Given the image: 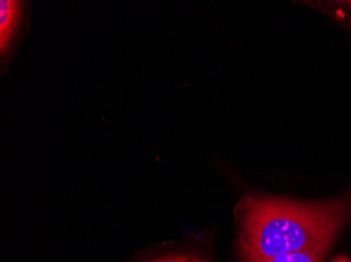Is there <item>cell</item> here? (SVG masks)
<instances>
[{
    "mask_svg": "<svg viewBox=\"0 0 351 262\" xmlns=\"http://www.w3.org/2000/svg\"><path fill=\"white\" fill-rule=\"evenodd\" d=\"M29 1L1 0L0 3V70L5 74L31 27Z\"/></svg>",
    "mask_w": 351,
    "mask_h": 262,
    "instance_id": "7a4b0ae2",
    "label": "cell"
},
{
    "mask_svg": "<svg viewBox=\"0 0 351 262\" xmlns=\"http://www.w3.org/2000/svg\"><path fill=\"white\" fill-rule=\"evenodd\" d=\"M330 247V244H325V246L304 250V251L282 254V255L274 256V257L245 262H322L325 254L327 253Z\"/></svg>",
    "mask_w": 351,
    "mask_h": 262,
    "instance_id": "3957f363",
    "label": "cell"
},
{
    "mask_svg": "<svg viewBox=\"0 0 351 262\" xmlns=\"http://www.w3.org/2000/svg\"><path fill=\"white\" fill-rule=\"evenodd\" d=\"M151 262H204L193 256H171V257L159 258Z\"/></svg>",
    "mask_w": 351,
    "mask_h": 262,
    "instance_id": "277c9868",
    "label": "cell"
},
{
    "mask_svg": "<svg viewBox=\"0 0 351 262\" xmlns=\"http://www.w3.org/2000/svg\"><path fill=\"white\" fill-rule=\"evenodd\" d=\"M351 212V194L326 202L247 198L239 205L244 262L332 246Z\"/></svg>",
    "mask_w": 351,
    "mask_h": 262,
    "instance_id": "6da1fadb",
    "label": "cell"
},
{
    "mask_svg": "<svg viewBox=\"0 0 351 262\" xmlns=\"http://www.w3.org/2000/svg\"><path fill=\"white\" fill-rule=\"evenodd\" d=\"M331 262H351L348 258L345 257V256H338V257L335 258Z\"/></svg>",
    "mask_w": 351,
    "mask_h": 262,
    "instance_id": "5b68a950",
    "label": "cell"
}]
</instances>
